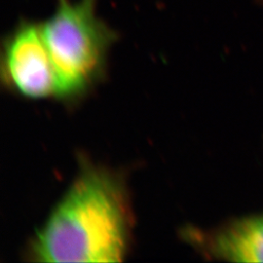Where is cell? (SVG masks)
Returning a JSON list of instances; mask_svg holds the SVG:
<instances>
[{"instance_id": "cell-1", "label": "cell", "mask_w": 263, "mask_h": 263, "mask_svg": "<svg viewBox=\"0 0 263 263\" xmlns=\"http://www.w3.org/2000/svg\"><path fill=\"white\" fill-rule=\"evenodd\" d=\"M132 224L123 179L85 166L32 239L28 255L39 262H120Z\"/></svg>"}, {"instance_id": "cell-2", "label": "cell", "mask_w": 263, "mask_h": 263, "mask_svg": "<svg viewBox=\"0 0 263 263\" xmlns=\"http://www.w3.org/2000/svg\"><path fill=\"white\" fill-rule=\"evenodd\" d=\"M54 67L57 97L86 92L103 76L118 34L97 11V0H56L52 15L40 23Z\"/></svg>"}, {"instance_id": "cell-3", "label": "cell", "mask_w": 263, "mask_h": 263, "mask_svg": "<svg viewBox=\"0 0 263 263\" xmlns=\"http://www.w3.org/2000/svg\"><path fill=\"white\" fill-rule=\"evenodd\" d=\"M2 71L7 83L28 99L56 96L54 67L40 24L22 19L3 42Z\"/></svg>"}, {"instance_id": "cell-4", "label": "cell", "mask_w": 263, "mask_h": 263, "mask_svg": "<svg viewBox=\"0 0 263 263\" xmlns=\"http://www.w3.org/2000/svg\"><path fill=\"white\" fill-rule=\"evenodd\" d=\"M185 239L203 255L228 262H263V213L232 219L212 230L186 229Z\"/></svg>"}]
</instances>
